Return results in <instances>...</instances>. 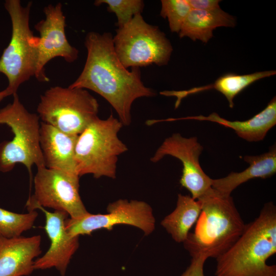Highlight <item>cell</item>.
I'll return each mask as SVG.
<instances>
[{"label":"cell","instance_id":"cell-24","mask_svg":"<svg viewBox=\"0 0 276 276\" xmlns=\"http://www.w3.org/2000/svg\"><path fill=\"white\" fill-rule=\"evenodd\" d=\"M206 259L201 255L192 257L190 265L181 276H204L203 267Z\"/></svg>","mask_w":276,"mask_h":276},{"label":"cell","instance_id":"cell-25","mask_svg":"<svg viewBox=\"0 0 276 276\" xmlns=\"http://www.w3.org/2000/svg\"><path fill=\"white\" fill-rule=\"evenodd\" d=\"M191 9L211 11L220 9V0H187Z\"/></svg>","mask_w":276,"mask_h":276},{"label":"cell","instance_id":"cell-19","mask_svg":"<svg viewBox=\"0 0 276 276\" xmlns=\"http://www.w3.org/2000/svg\"><path fill=\"white\" fill-rule=\"evenodd\" d=\"M235 17L221 8L203 11L191 9L179 32L180 38L188 37L193 41L207 43L213 36V31L221 27L233 28Z\"/></svg>","mask_w":276,"mask_h":276},{"label":"cell","instance_id":"cell-26","mask_svg":"<svg viewBox=\"0 0 276 276\" xmlns=\"http://www.w3.org/2000/svg\"><path fill=\"white\" fill-rule=\"evenodd\" d=\"M14 93L7 87L6 88L0 91V102L6 97L13 95Z\"/></svg>","mask_w":276,"mask_h":276},{"label":"cell","instance_id":"cell-4","mask_svg":"<svg viewBox=\"0 0 276 276\" xmlns=\"http://www.w3.org/2000/svg\"><path fill=\"white\" fill-rule=\"evenodd\" d=\"M123 126L111 114L105 120L96 118L78 135L75 158L79 177L116 178L119 156L128 150L118 136Z\"/></svg>","mask_w":276,"mask_h":276},{"label":"cell","instance_id":"cell-15","mask_svg":"<svg viewBox=\"0 0 276 276\" xmlns=\"http://www.w3.org/2000/svg\"><path fill=\"white\" fill-rule=\"evenodd\" d=\"M78 136L65 133L41 122L39 144L45 167L79 177L75 158Z\"/></svg>","mask_w":276,"mask_h":276},{"label":"cell","instance_id":"cell-11","mask_svg":"<svg viewBox=\"0 0 276 276\" xmlns=\"http://www.w3.org/2000/svg\"><path fill=\"white\" fill-rule=\"evenodd\" d=\"M203 149L196 137H185L173 133L164 140L150 160L157 163L166 155L179 159L183 167L180 183L197 200L213 188L212 178L205 174L199 163Z\"/></svg>","mask_w":276,"mask_h":276},{"label":"cell","instance_id":"cell-16","mask_svg":"<svg viewBox=\"0 0 276 276\" xmlns=\"http://www.w3.org/2000/svg\"><path fill=\"white\" fill-rule=\"evenodd\" d=\"M209 121L233 129L241 138L248 142L263 140L268 131L276 124V99L274 97L266 107L256 115L245 121L227 120L213 112L208 116H193L175 119Z\"/></svg>","mask_w":276,"mask_h":276},{"label":"cell","instance_id":"cell-5","mask_svg":"<svg viewBox=\"0 0 276 276\" xmlns=\"http://www.w3.org/2000/svg\"><path fill=\"white\" fill-rule=\"evenodd\" d=\"M11 103L0 109V124L9 126L12 139L0 143V172L11 171L17 164L24 165L32 175V168L45 167L39 144L40 118L29 112L17 93Z\"/></svg>","mask_w":276,"mask_h":276},{"label":"cell","instance_id":"cell-18","mask_svg":"<svg viewBox=\"0 0 276 276\" xmlns=\"http://www.w3.org/2000/svg\"><path fill=\"white\" fill-rule=\"evenodd\" d=\"M275 71L257 72L250 74L237 75L228 73L219 77L213 83L203 86L194 87L180 91H164L160 94L166 96H173L177 98L175 107H177L185 97L202 91L215 89L222 94L226 98L230 108L234 106L235 97L244 89L261 79L273 76Z\"/></svg>","mask_w":276,"mask_h":276},{"label":"cell","instance_id":"cell-6","mask_svg":"<svg viewBox=\"0 0 276 276\" xmlns=\"http://www.w3.org/2000/svg\"><path fill=\"white\" fill-rule=\"evenodd\" d=\"M32 2L23 6L19 0H7L4 6L11 21L10 42L0 58V73L8 80L14 94L20 85L35 76L38 63V37L30 28Z\"/></svg>","mask_w":276,"mask_h":276},{"label":"cell","instance_id":"cell-20","mask_svg":"<svg viewBox=\"0 0 276 276\" xmlns=\"http://www.w3.org/2000/svg\"><path fill=\"white\" fill-rule=\"evenodd\" d=\"M200 202L190 195H178L174 210L166 216L161 225L177 242H184L201 212Z\"/></svg>","mask_w":276,"mask_h":276},{"label":"cell","instance_id":"cell-9","mask_svg":"<svg viewBox=\"0 0 276 276\" xmlns=\"http://www.w3.org/2000/svg\"><path fill=\"white\" fill-rule=\"evenodd\" d=\"M79 178L46 167L37 168L34 179V193L26 203L28 211L49 208L64 212L71 219L82 218L89 212L79 194Z\"/></svg>","mask_w":276,"mask_h":276},{"label":"cell","instance_id":"cell-17","mask_svg":"<svg viewBox=\"0 0 276 276\" xmlns=\"http://www.w3.org/2000/svg\"><path fill=\"white\" fill-rule=\"evenodd\" d=\"M244 160L249 166L240 172H231L224 177L212 179V188L221 194L231 195L240 185L255 178H267L276 172V147L258 155H246Z\"/></svg>","mask_w":276,"mask_h":276},{"label":"cell","instance_id":"cell-21","mask_svg":"<svg viewBox=\"0 0 276 276\" xmlns=\"http://www.w3.org/2000/svg\"><path fill=\"white\" fill-rule=\"evenodd\" d=\"M38 216L36 211L19 214L0 208V237L16 238L34 226Z\"/></svg>","mask_w":276,"mask_h":276},{"label":"cell","instance_id":"cell-1","mask_svg":"<svg viewBox=\"0 0 276 276\" xmlns=\"http://www.w3.org/2000/svg\"><path fill=\"white\" fill-rule=\"evenodd\" d=\"M109 33H88L85 38L87 50L85 65L77 79L69 86L88 89L104 98L114 108L123 126L131 122L133 102L155 94L141 80L139 67L129 71L119 59Z\"/></svg>","mask_w":276,"mask_h":276},{"label":"cell","instance_id":"cell-23","mask_svg":"<svg viewBox=\"0 0 276 276\" xmlns=\"http://www.w3.org/2000/svg\"><path fill=\"white\" fill-rule=\"evenodd\" d=\"M160 15L167 18L172 32L179 33L191 8L187 0H162Z\"/></svg>","mask_w":276,"mask_h":276},{"label":"cell","instance_id":"cell-8","mask_svg":"<svg viewBox=\"0 0 276 276\" xmlns=\"http://www.w3.org/2000/svg\"><path fill=\"white\" fill-rule=\"evenodd\" d=\"M112 41L119 59L126 68L166 65L173 50L165 34L146 22L141 14L118 28Z\"/></svg>","mask_w":276,"mask_h":276},{"label":"cell","instance_id":"cell-14","mask_svg":"<svg viewBox=\"0 0 276 276\" xmlns=\"http://www.w3.org/2000/svg\"><path fill=\"white\" fill-rule=\"evenodd\" d=\"M41 236L0 237V276H28L41 252Z\"/></svg>","mask_w":276,"mask_h":276},{"label":"cell","instance_id":"cell-10","mask_svg":"<svg viewBox=\"0 0 276 276\" xmlns=\"http://www.w3.org/2000/svg\"><path fill=\"white\" fill-rule=\"evenodd\" d=\"M132 225L141 229L145 235L155 229V220L150 205L136 200L119 199L110 203L105 214L87 215L78 219L67 218L65 227L73 236L90 235L94 231L111 229L116 225Z\"/></svg>","mask_w":276,"mask_h":276},{"label":"cell","instance_id":"cell-12","mask_svg":"<svg viewBox=\"0 0 276 276\" xmlns=\"http://www.w3.org/2000/svg\"><path fill=\"white\" fill-rule=\"evenodd\" d=\"M60 3L49 5L43 9L45 18L34 26L39 33L38 63L35 77L40 82H48L45 74L46 64L56 57H61L68 63L77 60L78 50L70 44L65 33V17Z\"/></svg>","mask_w":276,"mask_h":276},{"label":"cell","instance_id":"cell-22","mask_svg":"<svg viewBox=\"0 0 276 276\" xmlns=\"http://www.w3.org/2000/svg\"><path fill=\"white\" fill-rule=\"evenodd\" d=\"M96 6L105 4L109 12L115 13L117 18L118 28H121L136 15L143 11L144 3L141 0H97Z\"/></svg>","mask_w":276,"mask_h":276},{"label":"cell","instance_id":"cell-2","mask_svg":"<svg viewBox=\"0 0 276 276\" xmlns=\"http://www.w3.org/2000/svg\"><path fill=\"white\" fill-rule=\"evenodd\" d=\"M276 253V208L264 204L246 225L236 242L217 258L216 276H276V266L266 263Z\"/></svg>","mask_w":276,"mask_h":276},{"label":"cell","instance_id":"cell-7","mask_svg":"<svg viewBox=\"0 0 276 276\" xmlns=\"http://www.w3.org/2000/svg\"><path fill=\"white\" fill-rule=\"evenodd\" d=\"M99 103L86 89L51 87L41 96L37 111L41 122L79 135L98 117Z\"/></svg>","mask_w":276,"mask_h":276},{"label":"cell","instance_id":"cell-3","mask_svg":"<svg viewBox=\"0 0 276 276\" xmlns=\"http://www.w3.org/2000/svg\"><path fill=\"white\" fill-rule=\"evenodd\" d=\"M201 210L193 233L183 242L191 256L217 258L243 232L246 225L231 195L212 189L197 200Z\"/></svg>","mask_w":276,"mask_h":276},{"label":"cell","instance_id":"cell-13","mask_svg":"<svg viewBox=\"0 0 276 276\" xmlns=\"http://www.w3.org/2000/svg\"><path fill=\"white\" fill-rule=\"evenodd\" d=\"M45 214L43 227L51 244L47 251L35 260L34 270L55 268L61 276H65L68 266L79 247V236L71 235L65 227L68 214L62 211L51 212L38 207Z\"/></svg>","mask_w":276,"mask_h":276}]
</instances>
